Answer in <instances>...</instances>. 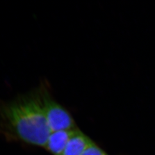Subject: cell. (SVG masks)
I'll use <instances>...</instances> for the list:
<instances>
[{
	"label": "cell",
	"instance_id": "obj_2",
	"mask_svg": "<svg viewBox=\"0 0 155 155\" xmlns=\"http://www.w3.org/2000/svg\"><path fill=\"white\" fill-rule=\"evenodd\" d=\"M43 110L51 132L71 130L77 129L71 113L52 97L45 84L39 87Z\"/></svg>",
	"mask_w": 155,
	"mask_h": 155
},
{
	"label": "cell",
	"instance_id": "obj_1",
	"mask_svg": "<svg viewBox=\"0 0 155 155\" xmlns=\"http://www.w3.org/2000/svg\"><path fill=\"white\" fill-rule=\"evenodd\" d=\"M0 132L7 138L45 148L51 132L39 87L11 100L0 99Z\"/></svg>",
	"mask_w": 155,
	"mask_h": 155
},
{
	"label": "cell",
	"instance_id": "obj_5",
	"mask_svg": "<svg viewBox=\"0 0 155 155\" xmlns=\"http://www.w3.org/2000/svg\"><path fill=\"white\" fill-rule=\"evenodd\" d=\"M82 155H109L108 153L93 141L84 150Z\"/></svg>",
	"mask_w": 155,
	"mask_h": 155
},
{
	"label": "cell",
	"instance_id": "obj_3",
	"mask_svg": "<svg viewBox=\"0 0 155 155\" xmlns=\"http://www.w3.org/2000/svg\"><path fill=\"white\" fill-rule=\"evenodd\" d=\"M75 130L51 132L45 145V149L52 155H62Z\"/></svg>",
	"mask_w": 155,
	"mask_h": 155
},
{
	"label": "cell",
	"instance_id": "obj_4",
	"mask_svg": "<svg viewBox=\"0 0 155 155\" xmlns=\"http://www.w3.org/2000/svg\"><path fill=\"white\" fill-rule=\"evenodd\" d=\"M93 140L79 129L74 130L62 155H82Z\"/></svg>",
	"mask_w": 155,
	"mask_h": 155
}]
</instances>
